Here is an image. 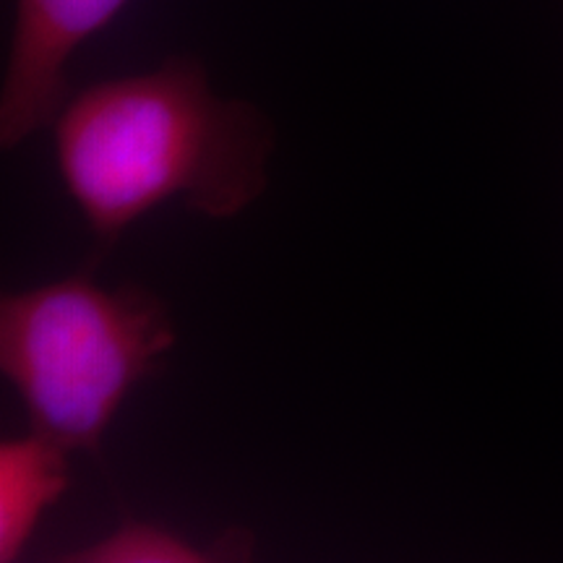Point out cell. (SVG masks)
<instances>
[{
  "label": "cell",
  "instance_id": "obj_4",
  "mask_svg": "<svg viewBox=\"0 0 563 563\" xmlns=\"http://www.w3.org/2000/svg\"><path fill=\"white\" fill-rule=\"evenodd\" d=\"M68 456L37 431L0 443V563L21 559L45 514L66 496Z\"/></svg>",
  "mask_w": 563,
  "mask_h": 563
},
{
  "label": "cell",
  "instance_id": "obj_5",
  "mask_svg": "<svg viewBox=\"0 0 563 563\" xmlns=\"http://www.w3.org/2000/svg\"><path fill=\"white\" fill-rule=\"evenodd\" d=\"M253 540L245 532H224L217 543L199 545L188 534L146 519H125L115 530L76 548L60 561L68 563H207L238 561L251 553Z\"/></svg>",
  "mask_w": 563,
  "mask_h": 563
},
{
  "label": "cell",
  "instance_id": "obj_2",
  "mask_svg": "<svg viewBox=\"0 0 563 563\" xmlns=\"http://www.w3.org/2000/svg\"><path fill=\"white\" fill-rule=\"evenodd\" d=\"M178 342L167 302L141 285L89 274L0 298V371L32 431L74 452H100L129 394Z\"/></svg>",
  "mask_w": 563,
  "mask_h": 563
},
{
  "label": "cell",
  "instance_id": "obj_1",
  "mask_svg": "<svg viewBox=\"0 0 563 563\" xmlns=\"http://www.w3.org/2000/svg\"><path fill=\"white\" fill-rule=\"evenodd\" d=\"M55 167L102 249L162 203L232 220L269 186L274 125L220 97L191 55L70 95L53 125Z\"/></svg>",
  "mask_w": 563,
  "mask_h": 563
},
{
  "label": "cell",
  "instance_id": "obj_3",
  "mask_svg": "<svg viewBox=\"0 0 563 563\" xmlns=\"http://www.w3.org/2000/svg\"><path fill=\"white\" fill-rule=\"evenodd\" d=\"M129 0H16L0 87V146L47 131L68 100V66Z\"/></svg>",
  "mask_w": 563,
  "mask_h": 563
}]
</instances>
